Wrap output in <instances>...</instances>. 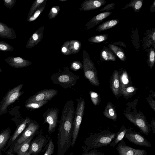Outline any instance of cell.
I'll use <instances>...</instances> for the list:
<instances>
[{
    "mask_svg": "<svg viewBox=\"0 0 155 155\" xmlns=\"http://www.w3.org/2000/svg\"><path fill=\"white\" fill-rule=\"evenodd\" d=\"M50 78L53 84L59 85L64 89L74 86L80 79L78 75H75L67 68L54 74Z\"/></svg>",
    "mask_w": 155,
    "mask_h": 155,
    "instance_id": "6da1fadb",
    "label": "cell"
},
{
    "mask_svg": "<svg viewBox=\"0 0 155 155\" xmlns=\"http://www.w3.org/2000/svg\"><path fill=\"white\" fill-rule=\"evenodd\" d=\"M115 133L109 131H103L92 134L86 140V145L90 149L107 146L114 139Z\"/></svg>",
    "mask_w": 155,
    "mask_h": 155,
    "instance_id": "7a4b0ae2",
    "label": "cell"
},
{
    "mask_svg": "<svg viewBox=\"0 0 155 155\" xmlns=\"http://www.w3.org/2000/svg\"><path fill=\"white\" fill-rule=\"evenodd\" d=\"M78 102L75 111L73 121L71 146H73L75 143L80 130L85 108V101L81 97L77 99Z\"/></svg>",
    "mask_w": 155,
    "mask_h": 155,
    "instance_id": "3957f363",
    "label": "cell"
},
{
    "mask_svg": "<svg viewBox=\"0 0 155 155\" xmlns=\"http://www.w3.org/2000/svg\"><path fill=\"white\" fill-rule=\"evenodd\" d=\"M23 84L16 86L9 91L4 98L0 106V114L5 113L8 107L17 100L23 93L21 91Z\"/></svg>",
    "mask_w": 155,
    "mask_h": 155,
    "instance_id": "277c9868",
    "label": "cell"
},
{
    "mask_svg": "<svg viewBox=\"0 0 155 155\" xmlns=\"http://www.w3.org/2000/svg\"><path fill=\"white\" fill-rule=\"evenodd\" d=\"M58 108H51L47 109L43 114L44 122L48 124V132L50 134L53 133L57 127L59 115Z\"/></svg>",
    "mask_w": 155,
    "mask_h": 155,
    "instance_id": "5b68a950",
    "label": "cell"
},
{
    "mask_svg": "<svg viewBox=\"0 0 155 155\" xmlns=\"http://www.w3.org/2000/svg\"><path fill=\"white\" fill-rule=\"evenodd\" d=\"M83 66L85 77L91 84L98 86L99 82L97 77V72L93 63L90 60H84Z\"/></svg>",
    "mask_w": 155,
    "mask_h": 155,
    "instance_id": "8992f818",
    "label": "cell"
},
{
    "mask_svg": "<svg viewBox=\"0 0 155 155\" xmlns=\"http://www.w3.org/2000/svg\"><path fill=\"white\" fill-rule=\"evenodd\" d=\"M56 89H43L30 97L26 101V103L41 101H50L58 94Z\"/></svg>",
    "mask_w": 155,
    "mask_h": 155,
    "instance_id": "52a82bcc",
    "label": "cell"
},
{
    "mask_svg": "<svg viewBox=\"0 0 155 155\" xmlns=\"http://www.w3.org/2000/svg\"><path fill=\"white\" fill-rule=\"evenodd\" d=\"M118 155H146L147 152L144 150L135 149L127 146L124 140H121L116 148Z\"/></svg>",
    "mask_w": 155,
    "mask_h": 155,
    "instance_id": "ba28073f",
    "label": "cell"
},
{
    "mask_svg": "<svg viewBox=\"0 0 155 155\" xmlns=\"http://www.w3.org/2000/svg\"><path fill=\"white\" fill-rule=\"evenodd\" d=\"M39 128V126L36 121H30L28 124L27 128L18 140L16 143L17 145L21 144L31 136H34L38 131Z\"/></svg>",
    "mask_w": 155,
    "mask_h": 155,
    "instance_id": "9c48e42d",
    "label": "cell"
},
{
    "mask_svg": "<svg viewBox=\"0 0 155 155\" xmlns=\"http://www.w3.org/2000/svg\"><path fill=\"white\" fill-rule=\"evenodd\" d=\"M125 137L131 142L142 146L150 147L151 145L144 137L136 133H126Z\"/></svg>",
    "mask_w": 155,
    "mask_h": 155,
    "instance_id": "30bf717a",
    "label": "cell"
},
{
    "mask_svg": "<svg viewBox=\"0 0 155 155\" xmlns=\"http://www.w3.org/2000/svg\"><path fill=\"white\" fill-rule=\"evenodd\" d=\"M46 141L45 137L42 135H39L31 143L29 152L31 154L37 155L41 150Z\"/></svg>",
    "mask_w": 155,
    "mask_h": 155,
    "instance_id": "8fae6325",
    "label": "cell"
},
{
    "mask_svg": "<svg viewBox=\"0 0 155 155\" xmlns=\"http://www.w3.org/2000/svg\"><path fill=\"white\" fill-rule=\"evenodd\" d=\"M5 60L9 65L15 68L26 67L31 64L30 61L20 57L10 56Z\"/></svg>",
    "mask_w": 155,
    "mask_h": 155,
    "instance_id": "7c38bea8",
    "label": "cell"
},
{
    "mask_svg": "<svg viewBox=\"0 0 155 155\" xmlns=\"http://www.w3.org/2000/svg\"><path fill=\"white\" fill-rule=\"evenodd\" d=\"M16 33L13 28L0 22V37L14 39L16 38Z\"/></svg>",
    "mask_w": 155,
    "mask_h": 155,
    "instance_id": "4fadbf2b",
    "label": "cell"
},
{
    "mask_svg": "<svg viewBox=\"0 0 155 155\" xmlns=\"http://www.w3.org/2000/svg\"><path fill=\"white\" fill-rule=\"evenodd\" d=\"M128 119L131 122L137 126L143 134L147 135L150 130L145 121L142 119L139 118H133L129 114L127 116Z\"/></svg>",
    "mask_w": 155,
    "mask_h": 155,
    "instance_id": "5bb4252c",
    "label": "cell"
},
{
    "mask_svg": "<svg viewBox=\"0 0 155 155\" xmlns=\"http://www.w3.org/2000/svg\"><path fill=\"white\" fill-rule=\"evenodd\" d=\"M110 12L107 11L100 13L92 18L87 23V29H90L101 22L111 14Z\"/></svg>",
    "mask_w": 155,
    "mask_h": 155,
    "instance_id": "9a60e30c",
    "label": "cell"
},
{
    "mask_svg": "<svg viewBox=\"0 0 155 155\" xmlns=\"http://www.w3.org/2000/svg\"><path fill=\"white\" fill-rule=\"evenodd\" d=\"M106 2L105 0H89L85 2L83 5L84 10L95 9L100 8Z\"/></svg>",
    "mask_w": 155,
    "mask_h": 155,
    "instance_id": "2e32d148",
    "label": "cell"
},
{
    "mask_svg": "<svg viewBox=\"0 0 155 155\" xmlns=\"http://www.w3.org/2000/svg\"><path fill=\"white\" fill-rule=\"evenodd\" d=\"M33 137L34 136H31L21 144L16 146L14 150L18 153V155H24L25 154L29 147Z\"/></svg>",
    "mask_w": 155,
    "mask_h": 155,
    "instance_id": "e0dca14e",
    "label": "cell"
},
{
    "mask_svg": "<svg viewBox=\"0 0 155 155\" xmlns=\"http://www.w3.org/2000/svg\"><path fill=\"white\" fill-rule=\"evenodd\" d=\"M100 55L101 58L104 61H115L116 60L115 55L109 48L105 46L101 50Z\"/></svg>",
    "mask_w": 155,
    "mask_h": 155,
    "instance_id": "ac0fdd59",
    "label": "cell"
},
{
    "mask_svg": "<svg viewBox=\"0 0 155 155\" xmlns=\"http://www.w3.org/2000/svg\"><path fill=\"white\" fill-rule=\"evenodd\" d=\"M120 84L118 72L117 71H115L112 78L111 89L114 95L115 96H117L119 94Z\"/></svg>",
    "mask_w": 155,
    "mask_h": 155,
    "instance_id": "d6986e66",
    "label": "cell"
},
{
    "mask_svg": "<svg viewBox=\"0 0 155 155\" xmlns=\"http://www.w3.org/2000/svg\"><path fill=\"white\" fill-rule=\"evenodd\" d=\"M119 21V20L117 19L106 21L100 25L96 30L101 32L109 29L117 25Z\"/></svg>",
    "mask_w": 155,
    "mask_h": 155,
    "instance_id": "ffe728a7",
    "label": "cell"
},
{
    "mask_svg": "<svg viewBox=\"0 0 155 155\" xmlns=\"http://www.w3.org/2000/svg\"><path fill=\"white\" fill-rule=\"evenodd\" d=\"M30 119L27 117L18 126L14 132L11 139L12 142L15 140L25 128L26 125L31 121Z\"/></svg>",
    "mask_w": 155,
    "mask_h": 155,
    "instance_id": "44dd1931",
    "label": "cell"
},
{
    "mask_svg": "<svg viewBox=\"0 0 155 155\" xmlns=\"http://www.w3.org/2000/svg\"><path fill=\"white\" fill-rule=\"evenodd\" d=\"M108 46L109 48L121 61H124L126 60V57L124 51L121 48L112 44H110Z\"/></svg>",
    "mask_w": 155,
    "mask_h": 155,
    "instance_id": "7402d4cb",
    "label": "cell"
},
{
    "mask_svg": "<svg viewBox=\"0 0 155 155\" xmlns=\"http://www.w3.org/2000/svg\"><path fill=\"white\" fill-rule=\"evenodd\" d=\"M104 114L106 117L113 120H115L117 118L116 112L110 103L107 104Z\"/></svg>",
    "mask_w": 155,
    "mask_h": 155,
    "instance_id": "603a6c76",
    "label": "cell"
},
{
    "mask_svg": "<svg viewBox=\"0 0 155 155\" xmlns=\"http://www.w3.org/2000/svg\"><path fill=\"white\" fill-rule=\"evenodd\" d=\"M143 2V0H133L127 4L123 8L132 7L135 12H138L142 7Z\"/></svg>",
    "mask_w": 155,
    "mask_h": 155,
    "instance_id": "cb8c5ba5",
    "label": "cell"
},
{
    "mask_svg": "<svg viewBox=\"0 0 155 155\" xmlns=\"http://www.w3.org/2000/svg\"><path fill=\"white\" fill-rule=\"evenodd\" d=\"M49 101H41L38 102L26 103L25 107L28 110H34L41 108L47 104Z\"/></svg>",
    "mask_w": 155,
    "mask_h": 155,
    "instance_id": "d4e9b609",
    "label": "cell"
},
{
    "mask_svg": "<svg viewBox=\"0 0 155 155\" xmlns=\"http://www.w3.org/2000/svg\"><path fill=\"white\" fill-rule=\"evenodd\" d=\"M127 131V129L124 128L121 129L116 134V136L113 141L110 143V146L111 147H115L119 142L121 141L124 138Z\"/></svg>",
    "mask_w": 155,
    "mask_h": 155,
    "instance_id": "484cf974",
    "label": "cell"
},
{
    "mask_svg": "<svg viewBox=\"0 0 155 155\" xmlns=\"http://www.w3.org/2000/svg\"><path fill=\"white\" fill-rule=\"evenodd\" d=\"M120 89L121 91L127 87L129 83L128 75L126 71H123L120 77Z\"/></svg>",
    "mask_w": 155,
    "mask_h": 155,
    "instance_id": "4316f807",
    "label": "cell"
},
{
    "mask_svg": "<svg viewBox=\"0 0 155 155\" xmlns=\"http://www.w3.org/2000/svg\"><path fill=\"white\" fill-rule=\"evenodd\" d=\"M10 133L6 130L0 134V150L4 147L7 141L9 136Z\"/></svg>",
    "mask_w": 155,
    "mask_h": 155,
    "instance_id": "83f0119b",
    "label": "cell"
},
{
    "mask_svg": "<svg viewBox=\"0 0 155 155\" xmlns=\"http://www.w3.org/2000/svg\"><path fill=\"white\" fill-rule=\"evenodd\" d=\"M108 35L107 34H103L94 36L89 39L90 42L98 43L104 41L108 38Z\"/></svg>",
    "mask_w": 155,
    "mask_h": 155,
    "instance_id": "f1b7e54d",
    "label": "cell"
},
{
    "mask_svg": "<svg viewBox=\"0 0 155 155\" xmlns=\"http://www.w3.org/2000/svg\"><path fill=\"white\" fill-rule=\"evenodd\" d=\"M14 48L5 41L0 40V50L3 51H12Z\"/></svg>",
    "mask_w": 155,
    "mask_h": 155,
    "instance_id": "f546056e",
    "label": "cell"
},
{
    "mask_svg": "<svg viewBox=\"0 0 155 155\" xmlns=\"http://www.w3.org/2000/svg\"><path fill=\"white\" fill-rule=\"evenodd\" d=\"M155 53L154 50L153 48L150 49L148 54V63L150 68H152L155 62Z\"/></svg>",
    "mask_w": 155,
    "mask_h": 155,
    "instance_id": "4dcf8cb0",
    "label": "cell"
},
{
    "mask_svg": "<svg viewBox=\"0 0 155 155\" xmlns=\"http://www.w3.org/2000/svg\"><path fill=\"white\" fill-rule=\"evenodd\" d=\"M44 1V0H37L35 1L31 6L28 12L27 19H28L32 16L33 13L37 8V7H38V6L41 3Z\"/></svg>",
    "mask_w": 155,
    "mask_h": 155,
    "instance_id": "1f68e13d",
    "label": "cell"
},
{
    "mask_svg": "<svg viewBox=\"0 0 155 155\" xmlns=\"http://www.w3.org/2000/svg\"><path fill=\"white\" fill-rule=\"evenodd\" d=\"M47 150L44 155H51L54 152V145L51 139L49 142Z\"/></svg>",
    "mask_w": 155,
    "mask_h": 155,
    "instance_id": "d6a6232c",
    "label": "cell"
},
{
    "mask_svg": "<svg viewBox=\"0 0 155 155\" xmlns=\"http://www.w3.org/2000/svg\"><path fill=\"white\" fill-rule=\"evenodd\" d=\"M91 100L93 104L95 106L97 105L99 102V96L97 93L92 91L90 92Z\"/></svg>",
    "mask_w": 155,
    "mask_h": 155,
    "instance_id": "836d02e7",
    "label": "cell"
},
{
    "mask_svg": "<svg viewBox=\"0 0 155 155\" xmlns=\"http://www.w3.org/2000/svg\"><path fill=\"white\" fill-rule=\"evenodd\" d=\"M135 90V88L133 87L130 86L122 89L120 91L124 95L128 96L133 92Z\"/></svg>",
    "mask_w": 155,
    "mask_h": 155,
    "instance_id": "e575fe53",
    "label": "cell"
},
{
    "mask_svg": "<svg viewBox=\"0 0 155 155\" xmlns=\"http://www.w3.org/2000/svg\"><path fill=\"white\" fill-rule=\"evenodd\" d=\"M16 0H3L4 6L9 9H11L15 5Z\"/></svg>",
    "mask_w": 155,
    "mask_h": 155,
    "instance_id": "d590c367",
    "label": "cell"
},
{
    "mask_svg": "<svg viewBox=\"0 0 155 155\" xmlns=\"http://www.w3.org/2000/svg\"><path fill=\"white\" fill-rule=\"evenodd\" d=\"M42 10V9H40L37 10L28 19H27V21L31 22L35 20L40 14Z\"/></svg>",
    "mask_w": 155,
    "mask_h": 155,
    "instance_id": "8d00e7d4",
    "label": "cell"
},
{
    "mask_svg": "<svg viewBox=\"0 0 155 155\" xmlns=\"http://www.w3.org/2000/svg\"><path fill=\"white\" fill-rule=\"evenodd\" d=\"M82 67L81 64L78 62H73L71 66L72 69L74 71H77L81 69Z\"/></svg>",
    "mask_w": 155,
    "mask_h": 155,
    "instance_id": "74e56055",
    "label": "cell"
},
{
    "mask_svg": "<svg viewBox=\"0 0 155 155\" xmlns=\"http://www.w3.org/2000/svg\"><path fill=\"white\" fill-rule=\"evenodd\" d=\"M115 4L110 3L106 5L104 8L101 9L99 11H108L110 10L113 9L115 5Z\"/></svg>",
    "mask_w": 155,
    "mask_h": 155,
    "instance_id": "f35d334b",
    "label": "cell"
},
{
    "mask_svg": "<svg viewBox=\"0 0 155 155\" xmlns=\"http://www.w3.org/2000/svg\"><path fill=\"white\" fill-rule=\"evenodd\" d=\"M82 155H104V154L97 150H93L89 153H84Z\"/></svg>",
    "mask_w": 155,
    "mask_h": 155,
    "instance_id": "ab89813d",
    "label": "cell"
},
{
    "mask_svg": "<svg viewBox=\"0 0 155 155\" xmlns=\"http://www.w3.org/2000/svg\"><path fill=\"white\" fill-rule=\"evenodd\" d=\"M51 12L54 14H56L58 12L57 9L55 7L51 8Z\"/></svg>",
    "mask_w": 155,
    "mask_h": 155,
    "instance_id": "60d3db41",
    "label": "cell"
},
{
    "mask_svg": "<svg viewBox=\"0 0 155 155\" xmlns=\"http://www.w3.org/2000/svg\"><path fill=\"white\" fill-rule=\"evenodd\" d=\"M79 44L78 42H75L74 44V47L75 50H77L79 47Z\"/></svg>",
    "mask_w": 155,
    "mask_h": 155,
    "instance_id": "b9f144b4",
    "label": "cell"
},
{
    "mask_svg": "<svg viewBox=\"0 0 155 155\" xmlns=\"http://www.w3.org/2000/svg\"><path fill=\"white\" fill-rule=\"evenodd\" d=\"M155 0H154L153 1L152 5L151 6V8H150L151 12H153V8H154L153 9H155Z\"/></svg>",
    "mask_w": 155,
    "mask_h": 155,
    "instance_id": "7bdbcfd3",
    "label": "cell"
},
{
    "mask_svg": "<svg viewBox=\"0 0 155 155\" xmlns=\"http://www.w3.org/2000/svg\"><path fill=\"white\" fill-rule=\"evenodd\" d=\"M151 38L154 41H155V32L154 31L153 33V34L151 36Z\"/></svg>",
    "mask_w": 155,
    "mask_h": 155,
    "instance_id": "ee69618b",
    "label": "cell"
},
{
    "mask_svg": "<svg viewBox=\"0 0 155 155\" xmlns=\"http://www.w3.org/2000/svg\"><path fill=\"white\" fill-rule=\"evenodd\" d=\"M62 51L64 53H65L67 51V49L66 48L63 47L62 48Z\"/></svg>",
    "mask_w": 155,
    "mask_h": 155,
    "instance_id": "f6af8a7d",
    "label": "cell"
},
{
    "mask_svg": "<svg viewBox=\"0 0 155 155\" xmlns=\"http://www.w3.org/2000/svg\"><path fill=\"white\" fill-rule=\"evenodd\" d=\"M31 154L28 151H27L24 155H30Z\"/></svg>",
    "mask_w": 155,
    "mask_h": 155,
    "instance_id": "bcb514c9",
    "label": "cell"
},
{
    "mask_svg": "<svg viewBox=\"0 0 155 155\" xmlns=\"http://www.w3.org/2000/svg\"><path fill=\"white\" fill-rule=\"evenodd\" d=\"M8 155H14L13 153H12V151L9 153Z\"/></svg>",
    "mask_w": 155,
    "mask_h": 155,
    "instance_id": "7dc6e473",
    "label": "cell"
},
{
    "mask_svg": "<svg viewBox=\"0 0 155 155\" xmlns=\"http://www.w3.org/2000/svg\"><path fill=\"white\" fill-rule=\"evenodd\" d=\"M66 0H60V1H66Z\"/></svg>",
    "mask_w": 155,
    "mask_h": 155,
    "instance_id": "c3c4849f",
    "label": "cell"
},
{
    "mask_svg": "<svg viewBox=\"0 0 155 155\" xmlns=\"http://www.w3.org/2000/svg\"><path fill=\"white\" fill-rule=\"evenodd\" d=\"M2 72V70L1 69V68H0V73L1 72Z\"/></svg>",
    "mask_w": 155,
    "mask_h": 155,
    "instance_id": "681fc988",
    "label": "cell"
}]
</instances>
